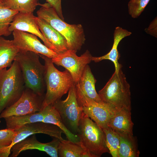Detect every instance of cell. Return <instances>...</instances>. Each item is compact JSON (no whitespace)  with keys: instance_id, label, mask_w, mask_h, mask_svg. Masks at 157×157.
Returning <instances> with one entry per match:
<instances>
[{"instance_id":"6da1fadb","label":"cell","mask_w":157,"mask_h":157,"mask_svg":"<svg viewBox=\"0 0 157 157\" xmlns=\"http://www.w3.org/2000/svg\"><path fill=\"white\" fill-rule=\"evenodd\" d=\"M40 6L41 7L37 12V17L45 20L65 38L68 49L76 51L80 50L85 40L82 25L66 23L48 3Z\"/></svg>"},{"instance_id":"7a4b0ae2","label":"cell","mask_w":157,"mask_h":157,"mask_svg":"<svg viewBox=\"0 0 157 157\" xmlns=\"http://www.w3.org/2000/svg\"><path fill=\"white\" fill-rule=\"evenodd\" d=\"M130 88L121 68L115 71L98 94L102 101L115 111L123 109L131 111Z\"/></svg>"},{"instance_id":"3957f363","label":"cell","mask_w":157,"mask_h":157,"mask_svg":"<svg viewBox=\"0 0 157 157\" xmlns=\"http://www.w3.org/2000/svg\"><path fill=\"white\" fill-rule=\"evenodd\" d=\"M39 54L30 51H20L14 60L21 69L25 86L40 95H44L46 89L45 67L40 60Z\"/></svg>"},{"instance_id":"277c9868","label":"cell","mask_w":157,"mask_h":157,"mask_svg":"<svg viewBox=\"0 0 157 157\" xmlns=\"http://www.w3.org/2000/svg\"><path fill=\"white\" fill-rule=\"evenodd\" d=\"M39 55L44 60L45 67V80L46 92L43 103V109L45 106L52 104L60 99L75 83L67 70L65 69L63 72L59 71L54 66L51 58L42 55Z\"/></svg>"},{"instance_id":"5b68a950","label":"cell","mask_w":157,"mask_h":157,"mask_svg":"<svg viewBox=\"0 0 157 157\" xmlns=\"http://www.w3.org/2000/svg\"><path fill=\"white\" fill-rule=\"evenodd\" d=\"M18 62L14 60L10 68L0 70V115L6 108L15 103L25 88Z\"/></svg>"},{"instance_id":"8992f818","label":"cell","mask_w":157,"mask_h":157,"mask_svg":"<svg viewBox=\"0 0 157 157\" xmlns=\"http://www.w3.org/2000/svg\"><path fill=\"white\" fill-rule=\"evenodd\" d=\"M78 128L77 135L90 157H100L104 153H109L102 129L85 114L79 122Z\"/></svg>"},{"instance_id":"52a82bcc","label":"cell","mask_w":157,"mask_h":157,"mask_svg":"<svg viewBox=\"0 0 157 157\" xmlns=\"http://www.w3.org/2000/svg\"><path fill=\"white\" fill-rule=\"evenodd\" d=\"M52 105L58 112L66 128L77 135L79 122L84 114L82 107L79 105L77 100L75 83L69 90L68 96L65 100H58Z\"/></svg>"},{"instance_id":"ba28073f","label":"cell","mask_w":157,"mask_h":157,"mask_svg":"<svg viewBox=\"0 0 157 157\" xmlns=\"http://www.w3.org/2000/svg\"><path fill=\"white\" fill-rule=\"evenodd\" d=\"M45 95H40L26 87L19 99L14 104L5 109L0 114V118L33 113L41 111Z\"/></svg>"},{"instance_id":"9c48e42d","label":"cell","mask_w":157,"mask_h":157,"mask_svg":"<svg viewBox=\"0 0 157 157\" xmlns=\"http://www.w3.org/2000/svg\"><path fill=\"white\" fill-rule=\"evenodd\" d=\"M76 52L68 49L51 59L53 64L63 67L69 72L75 83L79 79L85 66L92 61V57L88 50L80 56L77 55Z\"/></svg>"},{"instance_id":"30bf717a","label":"cell","mask_w":157,"mask_h":157,"mask_svg":"<svg viewBox=\"0 0 157 157\" xmlns=\"http://www.w3.org/2000/svg\"><path fill=\"white\" fill-rule=\"evenodd\" d=\"M96 80L88 65L85 67L79 80L75 83L76 95L79 105L84 106L89 100L103 102L96 91Z\"/></svg>"},{"instance_id":"8fae6325","label":"cell","mask_w":157,"mask_h":157,"mask_svg":"<svg viewBox=\"0 0 157 157\" xmlns=\"http://www.w3.org/2000/svg\"><path fill=\"white\" fill-rule=\"evenodd\" d=\"M12 32L13 42L19 50L31 51L51 59L57 56L56 52L42 44L36 35L18 30Z\"/></svg>"},{"instance_id":"7c38bea8","label":"cell","mask_w":157,"mask_h":157,"mask_svg":"<svg viewBox=\"0 0 157 157\" xmlns=\"http://www.w3.org/2000/svg\"><path fill=\"white\" fill-rule=\"evenodd\" d=\"M27 138L14 144L10 149V157H16L22 152L28 150L37 149L45 152L52 157H58V148L60 140L54 138L51 141L42 143L37 139L35 134Z\"/></svg>"},{"instance_id":"4fadbf2b","label":"cell","mask_w":157,"mask_h":157,"mask_svg":"<svg viewBox=\"0 0 157 157\" xmlns=\"http://www.w3.org/2000/svg\"><path fill=\"white\" fill-rule=\"evenodd\" d=\"M16 134L10 148L15 144L31 135L37 133H43L59 139H63L61 137L63 131L57 126L42 122H37L26 124L14 130Z\"/></svg>"},{"instance_id":"5bb4252c","label":"cell","mask_w":157,"mask_h":157,"mask_svg":"<svg viewBox=\"0 0 157 157\" xmlns=\"http://www.w3.org/2000/svg\"><path fill=\"white\" fill-rule=\"evenodd\" d=\"M35 17L33 12H19L10 23L8 30L12 33L14 30H18L34 34L40 38L44 45L52 50L51 45L39 29Z\"/></svg>"},{"instance_id":"9a60e30c","label":"cell","mask_w":157,"mask_h":157,"mask_svg":"<svg viewBox=\"0 0 157 157\" xmlns=\"http://www.w3.org/2000/svg\"><path fill=\"white\" fill-rule=\"evenodd\" d=\"M84 113L93 120L101 129L108 127V123L115 111L103 102L90 100L82 107Z\"/></svg>"},{"instance_id":"2e32d148","label":"cell","mask_w":157,"mask_h":157,"mask_svg":"<svg viewBox=\"0 0 157 157\" xmlns=\"http://www.w3.org/2000/svg\"><path fill=\"white\" fill-rule=\"evenodd\" d=\"M40 30L50 44L52 50L58 54L68 49L65 38L43 19L35 17Z\"/></svg>"},{"instance_id":"e0dca14e","label":"cell","mask_w":157,"mask_h":157,"mask_svg":"<svg viewBox=\"0 0 157 157\" xmlns=\"http://www.w3.org/2000/svg\"><path fill=\"white\" fill-rule=\"evenodd\" d=\"M132 33L120 26L116 27L113 34V43L112 48L106 54L100 57H92V61L95 63L99 62L102 60H108L113 62L115 67V71L118 72L122 68V65L120 64L118 60L120 57V54L117 48L119 44L124 38L129 36Z\"/></svg>"},{"instance_id":"ac0fdd59","label":"cell","mask_w":157,"mask_h":157,"mask_svg":"<svg viewBox=\"0 0 157 157\" xmlns=\"http://www.w3.org/2000/svg\"><path fill=\"white\" fill-rule=\"evenodd\" d=\"M133 126L131 111L124 109L115 111L108 124V127L117 132L132 134Z\"/></svg>"},{"instance_id":"d6986e66","label":"cell","mask_w":157,"mask_h":157,"mask_svg":"<svg viewBox=\"0 0 157 157\" xmlns=\"http://www.w3.org/2000/svg\"><path fill=\"white\" fill-rule=\"evenodd\" d=\"M42 110L44 115L42 122L57 126L63 131L68 140L75 142H80L78 136L71 132L65 126L58 112L52 104L45 106Z\"/></svg>"},{"instance_id":"ffe728a7","label":"cell","mask_w":157,"mask_h":157,"mask_svg":"<svg viewBox=\"0 0 157 157\" xmlns=\"http://www.w3.org/2000/svg\"><path fill=\"white\" fill-rule=\"evenodd\" d=\"M19 51L13 40L0 37V70L11 67Z\"/></svg>"},{"instance_id":"44dd1931","label":"cell","mask_w":157,"mask_h":157,"mask_svg":"<svg viewBox=\"0 0 157 157\" xmlns=\"http://www.w3.org/2000/svg\"><path fill=\"white\" fill-rule=\"evenodd\" d=\"M117 132L119 137L118 157H139L140 152L133 134Z\"/></svg>"},{"instance_id":"7402d4cb","label":"cell","mask_w":157,"mask_h":157,"mask_svg":"<svg viewBox=\"0 0 157 157\" xmlns=\"http://www.w3.org/2000/svg\"><path fill=\"white\" fill-rule=\"evenodd\" d=\"M44 118L43 111L17 116L8 117L4 119L7 128L15 130L26 124L37 122H42Z\"/></svg>"},{"instance_id":"603a6c76","label":"cell","mask_w":157,"mask_h":157,"mask_svg":"<svg viewBox=\"0 0 157 157\" xmlns=\"http://www.w3.org/2000/svg\"><path fill=\"white\" fill-rule=\"evenodd\" d=\"M58 153L60 157H90L80 142H75L63 139L60 140Z\"/></svg>"},{"instance_id":"cb8c5ba5","label":"cell","mask_w":157,"mask_h":157,"mask_svg":"<svg viewBox=\"0 0 157 157\" xmlns=\"http://www.w3.org/2000/svg\"><path fill=\"white\" fill-rule=\"evenodd\" d=\"M19 12L10 9L3 4V0H0V37L8 36L12 32L8 30L10 23Z\"/></svg>"},{"instance_id":"d4e9b609","label":"cell","mask_w":157,"mask_h":157,"mask_svg":"<svg viewBox=\"0 0 157 157\" xmlns=\"http://www.w3.org/2000/svg\"><path fill=\"white\" fill-rule=\"evenodd\" d=\"M38 0H3L4 5L11 10L19 12H33L36 7L41 4Z\"/></svg>"},{"instance_id":"484cf974","label":"cell","mask_w":157,"mask_h":157,"mask_svg":"<svg viewBox=\"0 0 157 157\" xmlns=\"http://www.w3.org/2000/svg\"><path fill=\"white\" fill-rule=\"evenodd\" d=\"M15 134L14 130L12 129L0 130V157H8L10 154V147Z\"/></svg>"},{"instance_id":"4316f807","label":"cell","mask_w":157,"mask_h":157,"mask_svg":"<svg viewBox=\"0 0 157 157\" xmlns=\"http://www.w3.org/2000/svg\"><path fill=\"white\" fill-rule=\"evenodd\" d=\"M105 135L107 147L113 157H118L119 137L117 132L109 127L102 129Z\"/></svg>"},{"instance_id":"83f0119b","label":"cell","mask_w":157,"mask_h":157,"mask_svg":"<svg viewBox=\"0 0 157 157\" xmlns=\"http://www.w3.org/2000/svg\"><path fill=\"white\" fill-rule=\"evenodd\" d=\"M150 0H130L128 4L129 13L133 18H138Z\"/></svg>"},{"instance_id":"f1b7e54d","label":"cell","mask_w":157,"mask_h":157,"mask_svg":"<svg viewBox=\"0 0 157 157\" xmlns=\"http://www.w3.org/2000/svg\"><path fill=\"white\" fill-rule=\"evenodd\" d=\"M56 11L57 14L63 20L64 18L61 6V0H46Z\"/></svg>"},{"instance_id":"f546056e","label":"cell","mask_w":157,"mask_h":157,"mask_svg":"<svg viewBox=\"0 0 157 157\" xmlns=\"http://www.w3.org/2000/svg\"><path fill=\"white\" fill-rule=\"evenodd\" d=\"M145 32L156 38L157 37V17L151 22L148 27L144 30Z\"/></svg>"},{"instance_id":"4dcf8cb0","label":"cell","mask_w":157,"mask_h":157,"mask_svg":"<svg viewBox=\"0 0 157 157\" xmlns=\"http://www.w3.org/2000/svg\"><path fill=\"white\" fill-rule=\"evenodd\" d=\"M1 122V120H0V123Z\"/></svg>"},{"instance_id":"1f68e13d","label":"cell","mask_w":157,"mask_h":157,"mask_svg":"<svg viewBox=\"0 0 157 157\" xmlns=\"http://www.w3.org/2000/svg\"></svg>"}]
</instances>
